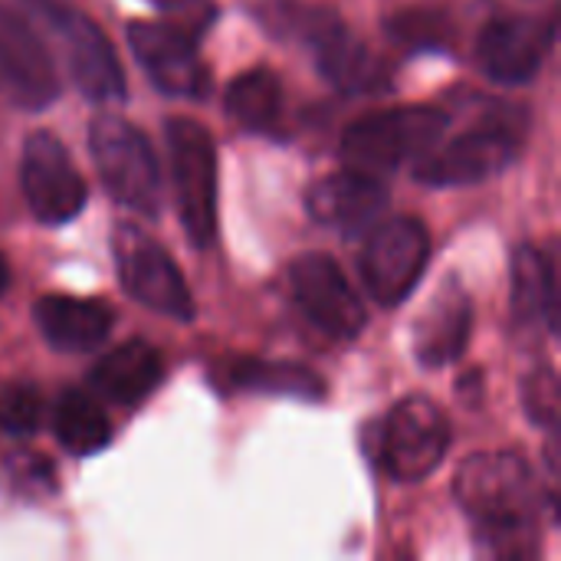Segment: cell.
<instances>
[{
	"instance_id": "cb8c5ba5",
	"label": "cell",
	"mask_w": 561,
	"mask_h": 561,
	"mask_svg": "<svg viewBox=\"0 0 561 561\" xmlns=\"http://www.w3.org/2000/svg\"><path fill=\"white\" fill-rule=\"evenodd\" d=\"M388 30L408 49H444L447 39H450L447 16H440L434 10H401L388 23Z\"/></svg>"
},
{
	"instance_id": "6da1fadb",
	"label": "cell",
	"mask_w": 561,
	"mask_h": 561,
	"mask_svg": "<svg viewBox=\"0 0 561 561\" xmlns=\"http://www.w3.org/2000/svg\"><path fill=\"white\" fill-rule=\"evenodd\" d=\"M457 503L496 559L536 556L542 496L529 463L516 454H473L457 473Z\"/></svg>"
},
{
	"instance_id": "3957f363",
	"label": "cell",
	"mask_w": 561,
	"mask_h": 561,
	"mask_svg": "<svg viewBox=\"0 0 561 561\" xmlns=\"http://www.w3.org/2000/svg\"><path fill=\"white\" fill-rule=\"evenodd\" d=\"M270 23L296 33L316 56L319 72L342 92H381L388 85L385 66L371 49L329 10L299 3H270Z\"/></svg>"
},
{
	"instance_id": "ffe728a7",
	"label": "cell",
	"mask_w": 561,
	"mask_h": 561,
	"mask_svg": "<svg viewBox=\"0 0 561 561\" xmlns=\"http://www.w3.org/2000/svg\"><path fill=\"white\" fill-rule=\"evenodd\" d=\"M513 312L529 325H542L549 335L559 325L556 316V266L539 247H519L513 256Z\"/></svg>"
},
{
	"instance_id": "7402d4cb",
	"label": "cell",
	"mask_w": 561,
	"mask_h": 561,
	"mask_svg": "<svg viewBox=\"0 0 561 561\" xmlns=\"http://www.w3.org/2000/svg\"><path fill=\"white\" fill-rule=\"evenodd\" d=\"M224 105L247 131L273 135L283 122V85L270 69H250L227 85Z\"/></svg>"
},
{
	"instance_id": "484cf974",
	"label": "cell",
	"mask_w": 561,
	"mask_h": 561,
	"mask_svg": "<svg viewBox=\"0 0 561 561\" xmlns=\"http://www.w3.org/2000/svg\"><path fill=\"white\" fill-rule=\"evenodd\" d=\"M523 404L533 424L556 431V414H559V378L552 368H539L526 378L523 385Z\"/></svg>"
},
{
	"instance_id": "ac0fdd59",
	"label": "cell",
	"mask_w": 561,
	"mask_h": 561,
	"mask_svg": "<svg viewBox=\"0 0 561 561\" xmlns=\"http://www.w3.org/2000/svg\"><path fill=\"white\" fill-rule=\"evenodd\" d=\"M161 378H164V362L158 348L138 339L102 355L89 375L95 394H102L108 404H118V408L141 404L161 385Z\"/></svg>"
},
{
	"instance_id": "2e32d148",
	"label": "cell",
	"mask_w": 561,
	"mask_h": 561,
	"mask_svg": "<svg viewBox=\"0 0 561 561\" xmlns=\"http://www.w3.org/2000/svg\"><path fill=\"white\" fill-rule=\"evenodd\" d=\"M306 207L316 224L352 237V233L375 227V220L388 207V191L375 174L345 168V171L329 174L319 184H312Z\"/></svg>"
},
{
	"instance_id": "d4e9b609",
	"label": "cell",
	"mask_w": 561,
	"mask_h": 561,
	"mask_svg": "<svg viewBox=\"0 0 561 561\" xmlns=\"http://www.w3.org/2000/svg\"><path fill=\"white\" fill-rule=\"evenodd\" d=\"M43 421V398L33 385H10L0 391V431L13 437L36 434Z\"/></svg>"
},
{
	"instance_id": "8992f818",
	"label": "cell",
	"mask_w": 561,
	"mask_h": 561,
	"mask_svg": "<svg viewBox=\"0 0 561 561\" xmlns=\"http://www.w3.org/2000/svg\"><path fill=\"white\" fill-rule=\"evenodd\" d=\"M523 148V135L506 118L480 122L450 141H437L414 161V178L431 187H470L506 171Z\"/></svg>"
},
{
	"instance_id": "83f0119b",
	"label": "cell",
	"mask_w": 561,
	"mask_h": 561,
	"mask_svg": "<svg viewBox=\"0 0 561 561\" xmlns=\"http://www.w3.org/2000/svg\"><path fill=\"white\" fill-rule=\"evenodd\" d=\"M26 3H30L36 13H43L49 23H53V20H59L62 13H69V10H72V0H26Z\"/></svg>"
},
{
	"instance_id": "5b68a950",
	"label": "cell",
	"mask_w": 561,
	"mask_h": 561,
	"mask_svg": "<svg viewBox=\"0 0 561 561\" xmlns=\"http://www.w3.org/2000/svg\"><path fill=\"white\" fill-rule=\"evenodd\" d=\"M89 151L102 187L135 214H154L161 204V168L151 141L122 115H95L89 125Z\"/></svg>"
},
{
	"instance_id": "d6986e66",
	"label": "cell",
	"mask_w": 561,
	"mask_h": 561,
	"mask_svg": "<svg viewBox=\"0 0 561 561\" xmlns=\"http://www.w3.org/2000/svg\"><path fill=\"white\" fill-rule=\"evenodd\" d=\"M33 319L46 342L59 352H92L112 332V309L102 299L46 296L36 302Z\"/></svg>"
},
{
	"instance_id": "ba28073f",
	"label": "cell",
	"mask_w": 561,
	"mask_h": 561,
	"mask_svg": "<svg viewBox=\"0 0 561 561\" xmlns=\"http://www.w3.org/2000/svg\"><path fill=\"white\" fill-rule=\"evenodd\" d=\"M112 256L122 276L125 293L148 306L158 316L191 322L194 319V296L178 270V263L135 224H118L112 233Z\"/></svg>"
},
{
	"instance_id": "7c38bea8",
	"label": "cell",
	"mask_w": 561,
	"mask_h": 561,
	"mask_svg": "<svg viewBox=\"0 0 561 561\" xmlns=\"http://www.w3.org/2000/svg\"><path fill=\"white\" fill-rule=\"evenodd\" d=\"M128 46L161 92L178 99H201L207 92L210 76L187 26L174 20H135L128 26Z\"/></svg>"
},
{
	"instance_id": "5bb4252c",
	"label": "cell",
	"mask_w": 561,
	"mask_h": 561,
	"mask_svg": "<svg viewBox=\"0 0 561 561\" xmlns=\"http://www.w3.org/2000/svg\"><path fill=\"white\" fill-rule=\"evenodd\" d=\"M556 26L536 16H496L477 39L480 69L500 85H526L539 76Z\"/></svg>"
},
{
	"instance_id": "9c48e42d",
	"label": "cell",
	"mask_w": 561,
	"mask_h": 561,
	"mask_svg": "<svg viewBox=\"0 0 561 561\" xmlns=\"http://www.w3.org/2000/svg\"><path fill=\"white\" fill-rule=\"evenodd\" d=\"M431 260V233L417 217L378 224L362 247V279L378 306L404 302L421 283Z\"/></svg>"
},
{
	"instance_id": "4316f807",
	"label": "cell",
	"mask_w": 561,
	"mask_h": 561,
	"mask_svg": "<svg viewBox=\"0 0 561 561\" xmlns=\"http://www.w3.org/2000/svg\"><path fill=\"white\" fill-rule=\"evenodd\" d=\"M151 3H154L158 10L178 16L174 23H181V26H187V30H191V23H194L197 16H210L207 0H151Z\"/></svg>"
},
{
	"instance_id": "8fae6325",
	"label": "cell",
	"mask_w": 561,
	"mask_h": 561,
	"mask_svg": "<svg viewBox=\"0 0 561 561\" xmlns=\"http://www.w3.org/2000/svg\"><path fill=\"white\" fill-rule=\"evenodd\" d=\"M293 296L302 316L335 342H352L365 329V306L342 266L325 253H306L289 270Z\"/></svg>"
},
{
	"instance_id": "277c9868",
	"label": "cell",
	"mask_w": 561,
	"mask_h": 561,
	"mask_svg": "<svg viewBox=\"0 0 561 561\" xmlns=\"http://www.w3.org/2000/svg\"><path fill=\"white\" fill-rule=\"evenodd\" d=\"M168 164L181 227L197 250L217 237V148L210 131L194 118L164 122Z\"/></svg>"
},
{
	"instance_id": "f1b7e54d",
	"label": "cell",
	"mask_w": 561,
	"mask_h": 561,
	"mask_svg": "<svg viewBox=\"0 0 561 561\" xmlns=\"http://www.w3.org/2000/svg\"><path fill=\"white\" fill-rule=\"evenodd\" d=\"M10 286V266H7V260L0 256V293Z\"/></svg>"
},
{
	"instance_id": "52a82bcc",
	"label": "cell",
	"mask_w": 561,
	"mask_h": 561,
	"mask_svg": "<svg viewBox=\"0 0 561 561\" xmlns=\"http://www.w3.org/2000/svg\"><path fill=\"white\" fill-rule=\"evenodd\" d=\"M450 450V421L437 401L411 394L391 408L378 431V460L398 483L427 480Z\"/></svg>"
},
{
	"instance_id": "30bf717a",
	"label": "cell",
	"mask_w": 561,
	"mask_h": 561,
	"mask_svg": "<svg viewBox=\"0 0 561 561\" xmlns=\"http://www.w3.org/2000/svg\"><path fill=\"white\" fill-rule=\"evenodd\" d=\"M23 194L39 224H69L85 207V181L66 151V145L53 131H33L23 141V168H20Z\"/></svg>"
},
{
	"instance_id": "4fadbf2b",
	"label": "cell",
	"mask_w": 561,
	"mask_h": 561,
	"mask_svg": "<svg viewBox=\"0 0 561 561\" xmlns=\"http://www.w3.org/2000/svg\"><path fill=\"white\" fill-rule=\"evenodd\" d=\"M0 82L20 108H46L59 95L56 62L36 26L13 7L0 3Z\"/></svg>"
},
{
	"instance_id": "7a4b0ae2",
	"label": "cell",
	"mask_w": 561,
	"mask_h": 561,
	"mask_svg": "<svg viewBox=\"0 0 561 561\" xmlns=\"http://www.w3.org/2000/svg\"><path fill=\"white\" fill-rule=\"evenodd\" d=\"M450 115L434 105H398L362 115L342 135V161L365 174H391L424 158L447 131Z\"/></svg>"
},
{
	"instance_id": "603a6c76",
	"label": "cell",
	"mask_w": 561,
	"mask_h": 561,
	"mask_svg": "<svg viewBox=\"0 0 561 561\" xmlns=\"http://www.w3.org/2000/svg\"><path fill=\"white\" fill-rule=\"evenodd\" d=\"M230 381L237 388L263 391V394H289L302 401H322L325 385L316 371L293 362H266V358H240L230 368Z\"/></svg>"
},
{
	"instance_id": "e0dca14e",
	"label": "cell",
	"mask_w": 561,
	"mask_h": 561,
	"mask_svg": "<svg viewBox=\"0 0 561 561\" xmlns=\"http://www.w3.org/2000/svg\"><path fill=\"white\" fill-rule=\"evenodd\" d=\"M470 325H473L470 296L463 293V286L457 279H450L437 293L431 309L417 319V329H414L417 362L424 368H444V365L457 362L467 348Z\"/></svg>"
},
{
	"instance_id": "44dd1931",
	"label": "cell",
	"mask_w": 561,
	"mask_h": 561,
	"mask_svg": "<svg viewBox=\"0 0 561 561\" xmlns=\"http://www.w3.org/2000/svg\"><path fill=\"white\" fill-rule=\"evenodd\" d=\"M53 431H56V440L62 444V450H69L72 457H92V454L105 450L112 440V424H108L102 404L79 388H69L56 398Z\"/></svg>"
},
{
	"instance_id": "9a60e30c",
	"label": "cell",
	"mask_w": 561,
	"mask_h": 561,
	"mask_svg": "<svg viewBox=\"0 0 561 561\" xmlns=\"http://www.w3.org/2000/svg\"><path fill=\"white\" fill-rule=\"evenodd\" d=\"M53 30L62 39L66 66L76 89L92 102H118L125 95V72L102 26L69 10L53 20Z\"/></svg>"
}]
</instances>
